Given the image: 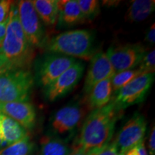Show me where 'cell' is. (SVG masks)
Wrapping results in <instances>:
<instances>
[{
	"mask_svg": "<svg viewBox=\"0 0 155 155\" xmlns=\"http://www.w3.org/2000/svg\"><path fill=\"white\" fill-rule=\"evenodd\" d=\"M119 111L111 101L101 108L92 110L83 122L73 150L100 152L111 141Z\"/></svg>",
	"mask_w": 155,
	"mask_h": 155,
	"instance_id": "cell-1",
	"label": "cell"
},
{
	"mask_svg": "<svg viewBox=\"0 0 155 155\" xmlns=\"http://www.w3.org/2000/svg\"><path fill=\"white\" fill-rule=\"evenodd\" d=\"M33 56V48L29 43L19 22L17 5L13 3L7 21L5 39L0 46V61L3 68H24Z\"/></svg>",
	"mask_w": 155,
	"mask_h": 155,
	"instance_id": "cell-2",
	"label": "cell"
},
{
	"mask_svg": "<svg viewBox=\"0 0 155 155\" xmlns=\"http://www.w3.org/2000/svg\"><path fill=\"white\" fill-rule=\"evenodd\" d=\"M95 35L89 30L63 32L45 43L48 53L61 54L73 58L89 60L95 54Z\"/></svg>",
	"mask_w": 155,
	"mask_h": 155,
	"instance_id": "cell-3",
	"label": "cell"
},
{
	"mask_svg": "<svg viewBox=\"0 0 155 155\" xmlns=\"http://www.w3.org/2000/svg\"><path fill=\"white\" fill-rule=\"evenodd\" d=\"M35 83L32 73L25 68L0 69V103L28 102Z\"/></svg>",
	"mask_w": 155,
	"mask_h": 155,
	"instance_id": "cell-4",
	"label": "cell"
},
{
	"mask_svg": "<svg viewBox=\"0 0 155 155\" xmlns=\"http://www.w3.org/2000/svg\"><path fill=\"white\" fill-rule=\"evenodd\" d=\"M77 60L61 54L47 53L36 61L34 81L43 89L52 84Z\"/></svg>",
	"mask_w": 155,
	"mask_h": 155,
	"instance_id": "cell-5",
	"label": "cell"
},
{
	"mask_svg": "<svg viewBox=\"0 0 155 155\" xmlns=\"http://www.w3.org/2000/svg\"><path fill=\"white\" fill-rule=\"evenodd\" d=\"M154 80V73H145L122 87L115 93L111 101L118 111L140 104L146 98Z\"/></svg>",
	"mask_w": 155,
	"mask_h": 155,
	"instance_id": "cell-6",
	"label": "cell"
},
{
	"mask_svg": "<svg viewBox=\"0 0 155 155\" xmlns=\"http://www.w3.org/2000/svg\"><path fill=\"white\" fill-rule=\"evenodd\" d=\"M17 5L19 22L28 42L33 48H42L45 43V31L32 1L22 0Z\"/></svg>",
	"mask_w": 155,
	"mask_h": 155,
	"instance_id": "cell-7",
	"label": "cell"
},
{
	"mask_svg": "<svg viewBox=\"0 0 155 155\" xmlns=\"http://www.w3.org/2000/svg\"><path fill=\"white\" fill-rule=\"evenodd\" d=\"M83 117V109L78 103H73L60 108L50 117L51 134L66 140V137L76 130Z\"/></svg>",
	"mask_w": 155,
	"mask_h": 155,
	"instance_id": "cell-8",
	"label": "cell"
},
{
	"mask_svg": "<svg viewBox=\"0 0 155 155\" xmlns=\"http://www.w3.org/2000/svg\"><path fill=\"white\" fill-rule=\"evenodd\" d=\"M147 130L145 118L136 113L122 127L114 141L119 155H124L128 151L144 142Z\"/></svg>",
	"mask_w": 155,
	"mask_h": 155,
	"instance_id": "cell-9",
	"label": "cell"
},
{
	"mask_svg": "<svg viewBox=\"0 0 155 155\" xmlns=\"http://www.w3.org/2000/svg\"><path fill=\"white\" fill-rule=\"evenodd\" d=\"M146 53L140 44L111 45L106 54L116 73L138 67Z\"/></svg>",
	"mask_w": 155,
	"mask_h": 155,
	"instance_id": "cell-10",
	"label": "cell"
},
{
	"mask_svg": "<svg viewBox=\"0 0 155 155\" xmlns=\"http://www.w3.org/2000/svg\"><path fill=\"white\" fill-rule=\"evenodd\" d=\"M84 70V64L77 61L52 84L44 89L45 99L54 102L67 95L81 81Z\"/></svg>",
	"mask_w": 155,
	"mask_h": 155,
	"instance_id": "cell-11",
	"label": "cell"
},
{
	"mask_svg": "<svg viewBox=\"0 0 155 155\" xmlns=\"http://www.w3.org/2000/svg\"><path fill=\"white\" fill-rule=\"evenodd\" d=\"M90 61L83 87V90L86 94L90 92L96 83L111 78L116 73L106 53L102 51L96 53Z\"/></svg>",
	"mask_w": 155,
	"mask_h": 155,
	"instance_id": "cell-12",
	"label": "cell"
},
{
	"mask_svg": "<svg viewBox=\"0 0 155 155\" xmlns=\"http://www.w3.org/2000/svg\"><path fill=\"white\" fill-rule=\"evenodd\" d=\"M0 112L14 119L25 129H32L35 124V109L29 101L0 103Z\"/></svg>",
	"mask_w": 155,
	"mask_h": 155,
	"instance_id": "cell-13",
	"label": "cell"
},
{
	"mask_svg": "<svg viewBox=\"0 0 155 155\" xmlns=\"http://www.w3.org/2000/svg\"><path fill=\"white\" fill-rule=\"evenodd\" d=\"M58 17L60 27L71 26L83 22L85 19L77 0H58Z\"/></svg>",
	"mask_w": 155,
	"mask_h": 155,
	"instance_id": "cell-14",
	"label": "cell"
},
{
	"mask_svg": "<svg viewBox=\"0 0 155 155\" xmlns=\"http://www.w3.org/2000/svg\"><path fill=\"white\" fill-rule=\"evenodd\" d=\"M28 137L27 130L14 119L0 112V139L11 145Z\"/></svg>",
	"mask_w": 155,
	"mask_h": 155,
	"instance_id": "cell-15",
	"label": "cell"
},
{
	"mask_svg": "<svg viewBox=\"0 0 155 155\" xmlns=\"http://www.w3.org/2000/svg\"><path fill=\"white\" fill-rule=\"evenodd\" d=\"M111 79H106L96 83L88 93V104L91 109L104 107L111 101L113 91Z\"/></svg>",
	"mask_w": 155,
	"mask_h": 155,
	"instance_id": "cell-16",
	"label": "cell"
},
{
	"mask_svg": "<svg viewBox=\"0 0 155 155\" xmlns=\"http://www.w3.org/2000/svg\"><path fill=\"white\" fill-rule=\"evenodd\" d=\"M73 151L68 141L52 134L42 137L39 155H69Z\"/></svg>",
	"mask_w": 155,
	"mask_h": 155,
	"instance_id": "cell-17",
	"label": "cell"
},
{
	"mask_svg": "<svg viewBox=\"0 0 155 155\" xmlns=\"http://www.w3.org/2000/svg\"><path fill=\"white\" fill-rule=\"evenodd\" d=\"M154 8V0H135L131 2L126 19L131 22H141L152 14Z\"/></svg>",
	"mask_w": 155,
	"mask_h": 155,
	"instance_id": "cell-18",
	"label": "cell"
},
{
	"mask_svg": "<svg viewBox=\"0 0 155 155\" xmlns=\"http://www.w3.org/2000/svg\"><path fill=\"white\" fill-rule=\"evenodd\" d=\"M32 4L42 22L52 26L58 22L57 0H35L32 1Z\"/></svg>",
	"mask_w": 155,
	"mask_h": 155,
	"instance_id": "cell-19",
	"label": "cell"
},
{
	"mask_svg": "<svg viewBox=\"0 0 155 155\" xmlns=\"http://www.w3.org/2000/svg\"><path fill=\"white\" fill-rule=\"evenodd\" d=\"M142 74L144 73H142L138 68L115 73L111 79L112 91L114 93H116L122 87L125 86L136 78Z\"/></svg>",
	"mask_w": 155,
	"mask_h": 155,
	"instance_id": "cell-20",
	"label": "cell"
},
{
	"mask_svg": "<svg viewBox=\"0 0 155 155\" xmlns=\"http://www.w3.org/2000/svg\"><path fill=\"white\" fill-rule=\"evenodd\" d=\"M33 147L34 145L28 136L22 140L0 150V155H30Z\"/></svg>",
	"mask_w": 155,
	"mask_h": 155,
	"instance_id": "cell-21",
	"label": "cell"
},
{
	"mask_svg": "<svg viewBox=\"0 0 155 155\" xmlns=\"http://www.w3.org/2000/svg\"><path fill=\"white\" fill-rule=\"evenodd\" d=\"M85 19H94L100 12V3L97 0H77Z\"/></svg>",
	"mask_w": 155,
	"mask_h": 155,
	"instance_id": "cell-22",
	"label": "cell"
},
{
	"mask_svg": "<svg viewBox=\"0 0 155 155\" xmlns=\"http://www.w3.org/2000/svg\"><path fill=\"white\" fill-rule=\"evenodd\" d=\"M155 51L151 50L149 53H146L143 57L140 63L138 65V68L142 73H154L155 71Z\"/></svg>",
	"mask_w": 155,
	"mask_h": 155,
	"instance_id": "cell-23",
	"label": "cell"
},
{
	"mask_svg": "<svg viewBox=\"0 0 155 155\" xmlns=\"http://www.w3.org/2000/svg\"><path fill=\"white\" fill-rule=\"evenodd\" d=\"M12 4L9 0H0V24L7 20Z\"/></svg>",
	"mask_w": 155,
	"mask_h": 155,
	"instance_id": "cell-24",
	"label": "cell"
},
{
	"mask_svg": "<svg viewBox=\"0 0 155 155\" xmlns=\"http://www.w3.org/2000/svg\"><path fill=\"white\" fill-rule=\"evenodd\" d=\"M95 155H119V154L114 142H110L105 148L96 153Z\"/></svg>",
	"mask_w": 155,
	"mask_h": 155,
	"instance_id": "cell-25",
	"label": "cell"
},
{
	"mask_svg": "<svg viewBox=\"0 0 155 155\" xmlns=\"http://www.w3.org/2000/svg\"><path fill=\"white\" fill-rule=\"evenodd\" d=\"M145 40L149 43L154 45L155 41V27L154 24L151 25V27L147 30L146 36H145Z\"/></svg>",
	"mask_w": 155,
	"mask_h": 155,
	"instance_id": "cell-26",
	"label": "cell"
},
{
	"mask_svg": "<svg viewBox=\"0 0 155 155\" xmlns=\"http://www.w3.org/2000/svg\"><path fill=\"white\" fill-rule=\"evenodd\" d=\"M154 137H155V129L154 127L151 131L150 139H149V151L151 155H154L155 154V144H154Z\"/></svg>",
	"mask_w": 155,
	"mask_h": 155,
	"instance_id": "cell-27",
	"label": "cell"
},
{
	"mask_svg": "<svg viewBox=\"0 0 155 155\" xmlns=\"http://www.w3.org/2000/svg\"><path fill=\"white\" fill-rule=\"evenodd\" d=\"M7 20L4 23L0 24V46H1L2 43L4 39H5V34H6V30H7Z\"/></svg>",
	"mask_w": 155,
	"mask_h": 155,
	"instance_id": "cell-28",
	"label": "cell"
},
{
	"mask_svg": "<svg viewBox=\"0 0 155 155\" xmlns=\"http://www.w3.org/2000/svg\"><path fill=\"white\" fill-rule=\"evenodd\" d=\"M98 152H91V151L83 150H73L69 155H95Z\"/></svg>",
	"mask_w": 155,
	"mask_h": 155,
	"instance_id": "cell-29",
	"label": "cell"
},
{
	"mask_svg": "<svg viewBox=\"0 0 155 155\" xmlns=\"http://www.w3.org/2000/svg\"><path fill=\"white\" fill-rule=\"evenodd\" d=\"M5 145H6V144L3 142L1 140V139H0V150H2V147L5 146Z\"/></svg>",
	"mask_w": 155,
	"mask_h": 155,
	"instance_id": "cell-30",
	"label": "cell"
},
{
	"mask_svg": "<svg viewBox=\"0 0 155 155\" xmlns=\"http://www.w3.org/2000/svg\"><path fill=\"white\" fill-rule=\"evenodd\" d=\"M2 67H3V65H2V62L0 61V69H1V68H2Z\"/></svg>",
	"mask_w": 155,
	"mask_h": 155,
	"instance_id": "cell-31",
	"label": "cell"
}]
</instances>
